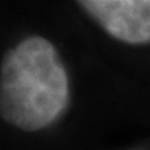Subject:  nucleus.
I'll list each match as a JSON object with an SVG mask.
<instances>
[{
    "instance_id": "1",
    "label": "nucleus",
    "mask_w": 150,
    "mask_h": 150,
    "mask_svg": "<svg viewBox=\"0 0 150 150\" xmlns=\"http://www.w3.org/2000/svg\"><path fill=\"white\" fill-rule=\"evenodd\" d=\"M64 65L50 40L29 36L8 49L0 64V118L18 129L46 128L68 104Z\"/></svg>"
},
{
    "instance_id": "2",
    "label": "nucleus",
    "mask_w": 150,
    "mask_h": 150,
    "mask_svg": "<svg viewBox=\"0 0 150 150\" xmlns=\"http://www.w3.org/2000/svg\"><path fill=\"white\" fill-rule=\"evenodd\" d=\"M78 4L114 39L150 43V0H82Z\"/></svg>"
}]
</instances>
